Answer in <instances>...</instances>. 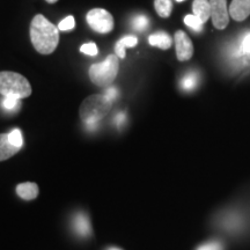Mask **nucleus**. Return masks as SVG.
<instances>
[{
  "label": "nucleus",
  "mask_w": 250,
  "mask_h": 250,
  "mask_svg": "<svg viewBox=\"0 0 250 250\" xmlns=\"http://www.w3.org/2000/svg\"><path fill=\"white\" fill-rule=\"evenodd\" d=\"M30 41L41 55H51L59 43V29L44 15L37 14L30 22Z\"/></svg>",
  "instance_id": "f257e3e1"
},
{
  "label": "nucleus",
  "mask_w": 250,
  "mask_h": 250,
  "mask_svg": "<svg viewBox=\"0 0 250 250\" xmlns=\"http://www.w3.org/2000/svg\"><path fill=\"white\" fill-rule=\"evenodd\" d=\"M177 2H182V1H184V0H176Z\"/></svg>",
  "instance_id": "c85d7f7f"
},
{
  "label": "nucleus",
  "mask_w": 250,
  "mask_h": 250,
  "mask_svg": "<svg viewBox=\"0 0 250 250\" xmlns=\"http://www.w3.org/2000/svg\"><path fill=\"white\" fill-rule=\"evenodd\" d=\"M108 250H122V249H118V248H110V249H108Z\"/></svg>",
  "instance_id": "cd10ccee"
},
{
  "label": "nucleus",
  "mask_w": 250,
  "mask_h": 250,
  "mask_svg": "<svg viewBox=\"0 0 250 250\" xmlns=\"http://www.w3.org/2000/svg\"><path fill=\"white\" fill-rule=\"evenodd\" d=\"M197 83H198V77L196 73H188L183 77V79L181 80V87L186 92H192L196 88Z\"/></svg>",
  "instance_id": "f3484780"
},
{
  "label": "nucleus",
  "mask_w": 250,
  "mask_h": 250,
  "mask_svg": "<svg viewBox=\"0 0 250 250\" xmlns=\"http://www.w3.org/2000/svg\"><path fill=\"white\" fill-rule=\"evenodd\" d=\"M80 51L87 56H93L94 57V56L98 55L99 50H98V46H96L95 43L90 42V43H86V44L81 45Z\"/></svg>",
  "instance_id": "4be33fe9"
},
{
  "label": "nucleus",
  "mask_w": 250,
  "mask_h": 250,
  "mask_svg": "<svg viewBox=\"0 0 250 250\" xmlns=\"http://www.w3.org/2000/svg\"><path fill=\"white\" fill-rule=\"evenodd\" d=\"M57 27L58 29L62 31H70L72 29H74V28H76V20H74V17L68 15V17H66L64 20H62L61 22H59Z\"/></svg>",
  "instance_id": "412c9836"
},
{
  "label": "nucleus",
  "mask_w": 250,
  "mask_h": 250,
  "mask_svg": "<svg viewBox=\"0 0 250 250\" xmlns=\"http://www.w3.org/2000/svg\"><path fill=\"white\" fill-rule=\"evenodd\" d=\"M211 18L213 26L219 30H224L229 23V12L227 0H210Z\"/></svg>",
  "instance_id": "0eeeda50"
},
{
  "label": "nucleus",
  "mask_w": 250,
  "mask_h": 250,
  "mask_svg": "<svg viewBox=\"0 0 250 250\" xmlns=\"http://www.w3.org/2000/svg\"><path fill=\"white\" fill-rule=\"evenodd\" d=\"M120 70V58L116 55H109L105 61L96 62L89 67V78L99 87L110 86L116 79Z\"/></svg>",
  "instance_id": "20e7f679"
},
{
  "label": "nucleus",
  "mask_w": 250,
  "mask_h": 250,
  "mask_svg": "<svg viewBox=\"0 0 250 250\" xmlns=\"http://www.w3.org/2000/svg\"><path fill=\"white\" fill-rule=\"evenodd\" d=\"M112 102L104 94H94L85 99L80 105V118L88 130H96L99 122L110 111Z\"/></svg>",
  "instance_id": "f03ea898"
},
{
  "label": "nucleus",
  "mask_w": 250,
  "mask_h": 250,
  "mask_svg": "<svg viewBox=\"0 0 250 250\" xmlns=\"http://www.w3.org/2000/svg\"><path fill=\"white\" fill-rule=\"evenodd\" d=\"M114 121H115V124H116L118 127H121L122 125L126 122V116H125L124 112H118L116 116H115Z\"/></svg>",
  "instance_id": "a878e982"
},
{
  "label": "nucleus",
  "mask_w": 250,
  "mask_h": 250,
  "mask_svg": "<svg viewBox=\"0 0 250 250\" xmlns=\"http://www.w3.org/2000/svg\"><path fill=\"white\" fill-rule=\"evenodd\" d=\"M104 95L107 96V98L110 100L111 102H114L115 100L117 99L118 92H117V89L115 88V87H109V88H107V90L104 92Z\"/></svg>",
  "instance_id": "393cba45"
},
{
  "label": "nucleus",
  "mask_w": 250,
  "mask_h": 250,
  "mask_svg": "<svg viewBox=\"0 0 250 250\" xmlns=\"http://www.w3.org/2000/svg\"><path fill=\"white\" fill-rule=\"evenodd\" d=\"M196 250H224V245L220 241H208L203 243Z\"/></svg>",
  "instance_id": "5701e85b"
},
{
  "label": "nucleus",
  "mask_w": 250,
  "mask_h": 250,
  "mask_svg": "<svg viewBox=\"0 0 250 250\" xmlns=\"http://www.w3.org/2000/svg\"><path fill=\"white\" fill-rule=\"evenodd\" d=\"M228 12L233 20L237 22L245 21L250 15V0H233Z\"/></svg>",
  "instance_id": "1a4fd4ad"
},
{
  "label": "nucleus",
  "mask_w": 250,
  "mask_h": 250,
  "mask_svg": "<svg viewBox=\"0 0 250 250\" xmlns=\"http://www.w3.org/2000/svg\"><path fill=\"white\" fill-rule=\"evenodd\" d=\"M88 26L99 34H108L114 29V18L104 8H93L87 13Z\"/></svg>",
  "instance_id": "39448f33"
},
{
  "label": "nucleus",
  "mask_w": 250,
  "mask_h": 250,
  "mask_svg": "<svg viewBox=\"0 0 250 250\" xmlns=\"http://www.w3.org/2000/svg\"><path fill=\"white\" fill-rule=\"evenodd\" d=\"M46 2H48V4H55V2H57L58 0H45Z\"/></svg>",
  "instance_id": "bb28decb"
},
{
  "label": "nucleus",
  "mask_w": 250,
  "mask_h": 250,
  "mask_svg": "<svg viewBox=\"0 0 250 250\" xmlns=\"http://www.w3.org/2000/svg\"><path fill=\"white\" fill-rule=\"evenodd\" d=\"M21 105V101L13 96H4L1 101V107L6 111H17Z\"/></svg>",
  "instance_id": "a211bd4d"
},
{
  "label": "nucleus",
  "mask_w": 250,
  "mask_h": 250,
  "mask_svg": "<svg viewBox=\"0 0 250 250\" xmlns=\"http://www.w3.org/2000/svg\"><path fill=\"white\" fill-rule=\"evenodd\" d=\"M175 49H176V57L180 62H187L192 57V42L183 30L176 31L175 34Z\"/></svg>",
  "instance_id": "6e6552de"
},
{
  "label": "nucleus",
  "mask_w": 250,
  "mask_h": 250,
  "mask_svg": "<svg viewBox=\"0 0 250 250\" xmlns=\"http://www.w3.org/2000/svg\"><path fill=\"white\" fill-rule=\"evenodd\" d=\"M184 23L187 24L188 27L190 28V29L197 31V33H199V31L203 30V23L201 21V19H198L196 17V15L193 14H189L187 15V17H184Z\"/></svg>",
  "instance_id": "6ab92c4d"
},
{
  "label": "nucleus",
  "mask_w": 250,
  "mask_h": 250,
  "mask_svg": "<svg viewBox=\"0 0 250 250\" xmlns=\"http://www.w3.org/2000/svg\"><path fill=\"white\" fill-rule=\"evenodd\" d=\"M20 147L12 142L9 133H0V161L7 160L20 151Z\"/></svg>",
  "instance_id": "9b49d317"
},
{
  "label": "nucleus",
  "mask_w": 250,
  "mask_h": 250,
  "mask_svg": "<svg viewBox=\"0 0 250 250\" xmlns=\"http://www.w3.org/2000/svg\"><path fill=\"white\" fill-rule=\"evenodd\" d=\"M148 24H149V20L147 17H145V15H137V17L132 20L133 29L138 31L146 30L148 28Z\"/></svg>",
  "instance_id": "aec40b11"
},
{
  "label": "nucleus",
  "mask_w": 250,
  "mask_h": 250,
  "mask_svg": "<svg viewBox=\"0 0 250 250\" xmlns=\"http://www.w3.org/2000/svg\"><path fill=\"white\" fill-rule=\"evenodd\" d=\"M154 8L160 18H169L173 12V1L171 0H154Z\"/></svg>",
  "instance_id": "dca6fc26"
},
{
  "label": "nucleus",
  "mask_w": 250,
  "mask_h": 250,
  "mask_svg": "<svg viewBox=\"0 0 250 250\" xmlns=\"http://www.w3.org/2000/svg\"><path fill=\"white\" fill-rule=\"evenodd\" d=\"M72 227H73L76 234L81 237L89 236L90 233H92L89 219L83 212H79V213L74 214L73 220H72Z\"/></svg>",
  "instance_id": "9d476101"
},
{
  "label": "nucleus",
  "mask_w": 250,
  "mask_h": 250,
  "mask_svg": "<svg viewBox=\"0 0 250 250\" xmlns=\"http://www.w3.org/2000/svg\"><path fill=\"white\" fill-rule=\"evenodd\" d=\"M241 48H242L243 54L250 55V33L246 34L245 37H243Z\"/></svg>",
  "instance_id": "b1692460"
},
{
  "label": "nucleus",
  "mask_w": 250,
  "mask_h": 250,
  "mask_svg": "<svg viewBox=\"0 0 250 250\" xmlns=\"http://www.w3.org/2000/svg\"><path fill=\"white\" fill-rule=\"evenodd\" d=\"M193 15L201 19L203 23H205L211 18L210 0H193L192 2Z\"/></svg>",
  "instance_id": "f8f14e48"
},
{
  "label": "nucleus",
  "mask_w": 250,
  "mask_h": 250,
  "mask_svg": "<svg viewBox=\"0 0 250 250\" xmlns=\"http://www.w3.org/2000/svg\"><path fill=\"white\" fill-rule=\"evenodd\" d=\"M17 193L24 201H31L39 196V187L36 183H21L17 187Z\"/></svg>",
  "instance_id": "2eb2a0df"
},
{
  "label": "nucleus",
  "mask_w": 250,
  "mask_h": 250,
  "mask_svg": "<svg viewBox=\"0 0 250 250\" xmlns=\"http://www.w3.org/2000/svg\"><path fill=\"white\" fill-rule=\"evenodd\" d=\"M215 223L221 229L230 234L241 233L247 225L246 218L242 212L232 210V208L219 214Z\"/></svg>",
  "instance_id": "423d86ee"
},
{
  "label": "nucleus",
  "mask_w": 250,
  "mask_h": 250,
  "mask_svg": "<svg viewBox=\"0 0 250 250\" xmlns=\"http://www.w3.org/2000/svg\"><path fill=\"white\" fill-rule=\"evenodd\" d=\"M31 86L27 78L18 72H0V94L2 96H13L19 100L31 95Z\"/></svg>",
  "instance_id": "7ed1b4c3"
},
{
  "label": "nucleus",
  "mask_w": 250,
  "mask_h": 250,
  "mask_svg": "<svg viewBox=\"0 0 250 250\" xmlns=\"http://www.w3.org/2000/svg\"><path fill=\"white\" fill-rule=\"evenodd\" d=\"M148 43L152 46H155V48L168 50L170 49L173 41H171V37L168 35V33H166V31H158V33L152 34L148 37Z\"/></svg>",
  "instance_id": "ddd939ff"
},
{
  "label": "nucleus",
  "mask_w": 250,
  "mask_h": 250,
  "mask_svg": "<svg viewBox=\"0 0 250 250\" xmlns=\"http://www.w3.org/2000/svg\"><path fill=\"white\" fill-rule=\"evenodd\" d=\"M137 44H138V39L133 35H126L118 41L115 45V55L117 56L118 58L124 59L125 56V49L126 48H134Z\"/></svg>",
  "instance_id": "4468645a"
}]
</instances>
